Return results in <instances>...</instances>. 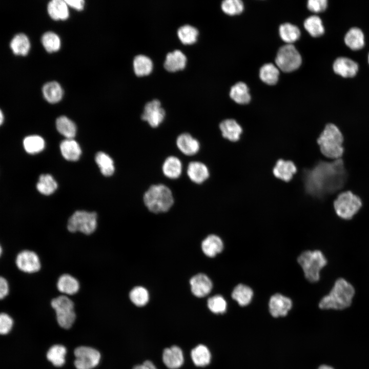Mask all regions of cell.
<instances>
[{
	"label": "cell",
	"instance_id": "obj_1",
	"mask_svg": "<svg viewBox=\"0 0 369 369\" xmlns=\"http://www.w3.org/2000/svg\"><path fill=\"white\" fill-rule=\"evenodd\" d=\"M347 172L342 159L333 161H319L304 172L303 181L306 192L320 198L341 189L347 178Z\"/></svg>",
	"mask_w": 369,
	"mask_h": 369
},
{
	"label": "cell",
	"instance_id": "obj_2",
	"mask_svg": "<svg viewBox=\"0 0 369 369\" xmlns=\"http://www.w3.org/2000/svg\"><path fill=\"white\" fill-rule=\"evenodd\" d=\"M355 293L351 283L344 278H338L330 292L321 299L319 307L322 310H344L351 305Z\"/></svg>",
	"mask_w": 369,
	"mask_h": 369
},
{
	"label": "cell",
	"instance_id": "obj_3",
	"mask_svg": "<svg viewBox=\"0 0 369 369\" xmlns=\"http://www.w3.org/2000/svg\"><path fill=\"white\" fill-rule=\"evenodd\" d=\"M343 136L339 129L333 124H327L317 139L321 153L334 160L340 158L344 152Z\"/></svg>",
	"mask_w": 369,
	"mask_h": 369
},
{
	"label": "cell",
	"instance_id": "obj_4",
	"mask_svg": "<svg viewBox=\"0 0 369 369\" xmlns=\"http://www.w3.org/2000/svg\"><path fill=\"white\" fill-rule=\"evenodd\" d=\"M143 199L148 209L154 213L167 212L174 201L171 190L163 184L151 186L145 192Z\"/></svg>",
	"mask_w": 369,
	"mask_h": 369
},
{
	"label": "cell",
	"instance_id": "obj_5",
	"mask_svg": "<svg viewBox=\"0 0 369 369\" xmlns=\"http://www.w3.org/2000/svg\"><path fill=\"white\" fill-rule=\"evenodd\" d=\"M297 262L303 272L305 278L311 283L320 279V272L326 265L327 260L320 250L305 251L297 258Z\"/></svg>",
	"mask_w": 369,
	"mask_h": 369
},
{
	"label": "cell",
	"instance_id": "obj_6",
	"mask_svg": "<svg viewBox=\"0 0 369 369\" xmlns=\"http://www.w3.org/2000/svg\"><path fill=\"white\" fill-rule=\"evenodd\" d=\"M97 226V215L94 212L78 210L69 217L67 230L71 233L79 232L85 235L94 232Z\"/></svg>",
	"mask_w": 369,
	"mask_h": 369
},
{
	"label": "cell",
	"instance_id": "obj_7",
	"mask_svg": "<svg viewBox=\"0 0 369 369\" xmlns=\"http://www.w3.org/2000/svg\"><path fill=\"white\" fill-rule=\"evenodd\" d=\"M362 205L360 198L350 191L339 194L334 201L336 214L344 220L352 219L360 210Z\"/></svg>",
	"mask_w": 369,
	"mask_h": 369
},
{
	"label": "cell",
	"instance_id": "obj_8",
	"mask_svg": "<svg viewBox=\"0 0 369 369\" xmlns=\"http://www.w3.org/2000/svg\"><path fill=\"white\" fill-rule=\"evenodd\" d=\"M51 305L55 311L59 325L66 329L70 328L76 318L72 300L66 295H60L53 298Z\"/></svg>",
	"mask_w": 369,
	"mask_h": 369
},
{
	"label": "cell",
	"instance_id": "obj_9",
	"mask_svg": "<svg viewBox=\"0 0 369 369\" xmlns=\"http://www.w3.org/2000/svg\"><path fill=\"white\" fill-rule=\"evenodd\" d=\"M278 68L284 72H291L298 69L302 62L301 56L292 44H286L278 50L276 58Z\"/></svg>",
	"mask_w": 369,
	"mask_h": 369
},
{
	"label": "cell",
	"instance_id": "obj_10",
	"mask_svg": "<svg viewBox=\"0 0 369 369\" xmlns=\"http://www.w3.org/2000/svg\"><path fill=\"white\" fill-rule=\"evenodd\" d=\"M77 369H92L99 362L100 354L96 350L88 346H79L74 350Z\"/></svg>",
	"mask_w": 369,
	"mask_h": 369
},
{
	"label": "cell",
	"instance_id": "obj_11",
	"mask_svg": "<svg viewBox=\"0 0 369 369\" xmlns=\"http://www.w3.org/2000/svg\"><path fill=\"white\" fill-rule=\"evenodd\" d=\"M15 264L18 270L28 274L36 273L41 268L38 256L33 251L28 250L22 251L17 254Z\"/></svg>",
	"mask_w": 369,
	"mask_h": 369
},
{
	"label": "cell",
	"instance_id": "obj_12",
	"mask_svg": "<svg viewBox=\"0 0 369 369\" xmlns=\"http://www.w3.org/2000/svg\"><path fill=\"white\" fill-rule=\"evenodd\" d=\"M165 115L160 101L155 99L146 104L141 119L147 121L151 127L156 128L163 121Z\"/></svg>",
	"mask_w": 369,
	"mask_h": 369
},
{
	"label": "cell",
	"instance_id": "obj_13",
	"mask_svg": "<svg viewBox=\"0 0 369 369\" xmlns=\"http://www.w3.org/2000/svg\"><path fill=\"white\" fill-rule=\"evenodd\" d=\"M292 306L291 299L279 293L272 295L269 302V312L274 317L285 316Z\"/></svg>",
	"mask_w": 369,
	"mask_h": 369
},
{
	"label": "cell",
	"instance_id": "obj_14",
	"mask_svg": "<svg viewBox=\"0 0 369 369\" xmlns=\"http://www.w3.org/2000/svg\"><path fill=\"white\" fill-rule=\"evenodd\" d=\"M190 284L193 294L199 298L208 295L213 288V283L210 278L202 273L196 274L192 277Z\"/></svg>",
	"mask_w": 369,
	"mask_h": 369
},
{
	"label": "cell",
	"instance_id": "obj_15",
	"mask_svg": "<svg viewBox=\"0 0 369 369\" xmlns=\"http://www.w3.org/2000/svg\"><path fill=\"white\" fill-rule=\"evenodd\" d=\"M176 146L183 154L193 156L200 149V144L198 140L188 133L180 134L176 139Z\"/></svg>",
	"mask_w": 369,
	"mask_h": 369
},
{
	"label": "cell",
	"instance_id": "obj_16",
	"mask_svg": "<svg viewBox=\"0 0 369 369\" xmlns=\"http://www.w3.org/2000/svg\"><path fill=\"white\" fill-rule=\"evenodd\" d=\"M162 360L165 365L170 369L179 368L184 361L181 349L176 345L165 348L162 354Z\"/></svg>",
	"mask_w": 369,
	"mask_h": 369
},
{
	"label": "cell",
	"instance_id": "obj_17",
	"mask_svg": "<svg viewBox=\"0 0 369 369\" xmlns=\"http://www.w3.org/2000/svg\"><path fill=\"white\" fill-rule=\"evenodd\" d=\"M334 72L343 77L354 76L358 70V64L347 57H340L337 58L333 64Z\"/></svg>",
	"mask_w": 369,
	"mask_h": 369
},
{
	"label": "cell",
	"instance_id": "obj_18",
	"mask_svg": "<svg viewBox=\"0 0 369 369\" xmlns=\"http://www.w3.org/2000/svg\"><path fill=\"white\" fill-rule=\"evenodd\" d=\"M187 173L189 179L193 182L200 184L209 177L208 167L200 161H191L187 167Z\"/></svg>",
	"mask_w": 369,
	"mask_h": 369
},
{
	"label": "cell",
	"instance_id": "obj_19",
	"mask_svg": "<svg viewBox=\"0 0 369 369\" xmlns=\"http://www.w3.org/2000/svg\"><path fill=\"white\" fill-rule=\"evenodd\" d=\"M224 245L222 239L217 235L211 234L208 235L201 243V249L207 256L214 257L220 253L223 249Z\"/></svg>",
	"mask_w": 369,
	"mask_h": 369
},
{
	"label": "cell",
	"instance_id": "obj_20",
	"mask_svg": "<svg viewBox=\"0 0 369 369\" xmlns=\"http://www.w3.org/2000/svg\"><path fill=\"white\" fill-rule=\"evenodd\" d=\"M186 63L185 54L180 50H175L166 55L164 67L168 71L175 72L183 69Z\"/></svg>",
	"mask_w": 369,
	"mask_h": 369
},
{
	"label": "cell",
	"instance_id": "obj_21",
	"mask_svg": "<svg viewBox=\"0 0 369 369\" xmlns=\"http://www.w3.org/2000/svg\"><path fill=\"white\" fill-rule=\"evenodd\" d=\"M56 287L59 292L72 295L78 292L80 285L78 280L73 276L69 274H64L58 278Z\"/></svg>",
	"mask_w": 369,
	"mask_h": 369
},
{
	"label": "cell",
	"instance_id": "obj_22",
	"mask_svg": "<svg viewBox=\"0 0 369 369\" xmlns=\"http://www.w3.org/2000/svg\"><path fill=\"white\" fill-rule=\"evenodd\" d=\"M296 171V167L292 161L283 159L277 161L273 170L275 176L285 181H290Z\"/></svg>",
	"mask_w": 369,
	"mask_h": 369
},
{
	"label": "cell",
	"instance_id": "obj_23",
	"mask_svg": "<svg viewBox=\"0 0 369 369\" xmlns=\"http://www.w3.org/2000/svg\"><path fill=\"white\" fill-rule=\"evenodd\" d=\"M219 128L222 136L231 141L239 140L242 132L241 127L233 119L223 120L219 125Z\"/></svg>",
	"mask_w": 369,
	"mask_h": 369
},
{
	"label": "cell",
	"instance_id": "obj_24",
	"mask_svg": "<svg viewBox=\"0 0 369 369\" xmlns=\"http://www.w3.org/2000/svg\"><path fill=\"white\" fill-rule=\"evenodd\" d=\"M182 169V163L180 160L174 156L168 157L162 166V171L164 175L173 179L180 177Z\"/></svg>",
	"mask_w": 369,
	"mask_h": 369
},
{
	"label": "cell",
	"instance_id": "obj_25",
	"mask_svg": "<svg viewBox=\"0 0 369 369\" xmlns=\"http://www.w3.org/2000/svg\"><path fill=\"white\" fill-rule=\"evenodd\" d=\"M60 149L63 157L70 161L78 160L81 151L78 143L73 139H66L60 145Z\"/></svg>",
	"mask_w": 369,
	"mask_h": 369
},
{
	"label": "cell",
	"instance_id": "obj_26",
	"mask_svg": "<svg viewBox=\"0 0 369 369\" xmlns=\"http://www.w3.org/2000/svg\"><path fill=\"white\" fill-rule=\"evenodd\" d=\"M231 296L239 305L244 306L251 302L253 296V291L249 286L240 283L235 286Z\"/></svg>",
	"mask_w": 369,
	"mask_h": 369
},
{
	"label": "cell",
	"instance_id": "obj_27",
	"mask_svg": "<svg viewBox=\"0 0 369 369\" xmlns=\"http://www.w3.org/2000/svg\"><path fill=\"white\" fill-rule=\"evenodd\" d=\"M344 42L346 46L352 50L362 49L364 45L363 32L357 27L351 28L345 35Z\"/></svg>",
	"mask_w": 369,
	"mask_h": 369
},
{
	"label": "cell",
	"instance_id": "obj_28",
	"mask_svg": "<svg viewBox=\"0 0 369 369\" xmlns=\"http://www.w3.org/2000/svg\"><path fill=\"white\" fill-rule=\"evenodd\" d=\"M230 96L236 102L239 104H246L251 100L249 89L243 82H238L231 88Z\"/></svg>",
	"mask_w": 369,
	"mask_h": 369
},
{
	"label": "cell",
	"instance_id": "obj_29",
	"mask_svg": "<svg viewBox=\"0 0 369 369\" xmlns=\"http://www.w3.org/2000/svg\"><path fill=\"white\" fill-rule=\"evenodd\" d=\"M133 65L134 71L138 76L148 75L153 69L151 59L143 54L137 55L134 58Z\"/></svg>",
	"mask_w": 369,
	"mask_h": 369
},
{
	"label": "cell",
	"instance_id": "obj_30",
	"mask_svg": "<svg viewBox=\"0 0 369 369\" xmlns=\"http://www.w3.org/2000/svg\"><path fill=\"white\" fill-rule=\"evenodd\" d=\"M48 11L54 19H66L69 16L67 4L65 1L52 0L48 5Z\"/></svg>",
	"mask_w": 369,
	"mask_h": 369
},
{
	"label": "cell",
	"instance_id": "obj_31",
	"mask_svg": "<svg viewBox=\"0 0 369 369\" xmlns=\"http://www.w3.org/2000/svg\"><path fill=\"white\" fill-rule=\"evenodd\" d=\"M191 356L194 364L201 367L208 365L211 358L209 350L203 344H199L193 348Z\"/></svg>",
	"mask_w": 369,
	"mask_h": 369
},
{
	"label": "cell",
	"instance_id": "obj_32",
	"mask_svg": "<svg viewBox=\"0 0 369 369\" xmlns=\"http://www.w3.org/2000/svg\"><path fill=\"white\" fill-rule=\"evenodd\" d=\"M95 161L102 175L110 176L115 171L114 161L112 158L103 152H98L95 157Z\"/></svg>",
	"mask_w": 369,
	"mask_h": 369
},
{
	"label": "cell",
	"instance_id": "obj_33",
	"mask_svg": "<svg viewBox=\"0 0 369 369\" xmlns=\"http://www.w3.org/2000/svg\"><path fill=\"white\" fill-rule=\"evenodd\" d=\"M45 98L50 103L58 102L63 96V90L59 84L56 81L46 83L43 87Z\"/></svg>",
	"mask_w": 369,
	"mask_h": 369
},
{
	"label": "cell",
	"instance_id": "obj_34",
	"mask_svg": "<svg viewBox=\"0 0 369 369\" xmlns=\"http://www.w3.org/2000/svg\"><path fill=\"white\" fill-rule=\"evenodd\" d=\"M279 75L278 68L272 63L265 64L260 69V79L264 83L270 85H274L277 82Z\"/></svg>",
	"mask_w": 369,
	"mask_h": 369
},
{
	"label": "cell",
	"instance_id": "obj_35",
	"mask_svg": "<svg viewBox=\"0 0 369 369\" xmlns=\"http://www.w3.org/2000/svg\"><path fill=\"white\" fill-rule=\"evenodd\" d=\"M56 127L58 131L67 139H72L76 134L75 124L66 116H61L57 118Z\"/></svg>",
	"mask_w": 369,
	"mask_h": 369
},
{
	"label": "cell",
	"instance_id": "obj_36",
	"mask_svg": "<svg viewBox=\"0 0 369 369\" xmlns=\"http://www.w3.org/2000/svg\"><path fill=\"white\" fill-rule=\"evenodd\" d=\"M279 31L281 39L289 44L296 41L300 35L299 28L296 26L289 23L281 24L279 27Z\"/></svg>",
	"mask_w": 369,
	"mask_h": 369
},
{
	"label": "cell",
	"instance_id": "obj_37",
	"mask_svg": "<svg viewBox=\"0 0 369 369\" xmlns=\"http://www.w3.org/2000/svg\"><path fill=\"white\" fill-rule=\"evenodd\" d=\"M10 47L14 54L25 55L30 49L29 39L25 34L19 33L12 38L10 43Z\"/></svg>",
	"mask_w": 369,
	"mask_h": 369
},
{
	"label": "cell",
	"instance_id": "obj_38",
	"mask_svg": "<svg viewBox=\"0 0 369 369\" xmlns=\"http://www.w3.org/2000/svg\"><path fill=\"white\" fill-rule=\"evenodd\" d=\"M196 28L186 24L180 27L177 30V35L183 44H192L195 43L198 35Z\"/></svg>",
	"mask_w": 369,
	"mask_h": 369
},
{
	"label": "cell",
	"instance_id": "obj_39",
	"mask_svg": "<svg viewBox=\"0 0 369 369\" xmlns=\"http://www.w3.org/2000/svg\"><path fill=\"white\" fill-rule=\"evenodd\" d=\"M66 348L61 345H54L51 347L47 354V358L57 367L62 366L65 362Z\"/></svg>",
	"mask_w": 369,
	"mask_h": 369
},
{
	"label": "cell",
	"instance_id": "obj_40",
	"mask_svg": "<svg viewBox=\"0 0 369 369\" xmlns=\"http://www.w3.org/2000/svg\"><path fill=\"white\" fill-rule=\"evenodd\" d=\"M57 187V182L49 174L41 175L36 185L37 190L40 193L46 195L52 194Z\"/></svg>",
	"mask_w": 369,
	"mask_h": 369
},
{
	"label": "cell",
	"instance_id": "obj_41",
	"mask_svg": "<svg viewBox=\"0 0 369 369\" xmlns=\"http://www.w3.org/2000/svg\"><path fill=\"white\" fill-rule=\"evenodd\" d=\"M304 26L306 30L313 37L320 36L324 32L321 19L317 15L308 17L304 22Z\"/></svg>",
	"mask_w": 369,
	"mask_h": 369
},
{
	"label": "cell",
	"instance_id": "obj_42",
	"mask_svg": "<svg viewBox=\"0 0 369 369\" xmlns=\"http://www.w3.org/2000/svg\"><path fill=\"white\" fill-rule=\"evenodd\" d=\"M25 150L30 154H35L42 151L45 147L44 139L38 135H31L23 140Z\"/></svg>",
	"mask_w": 369,
	"mask_h": 369
},
{
	"label": "cell",
	"instance_id": "obj_43",
	"mask_svg": "<svg viewBox=\"0 0 369 369\" xmlns=\"http://www.w3.org/2000/svg\"><path fill=\"white\" fill-rule=\"evenodd\" d=\"M129 297L134 304L137 306H143L148 302L149 295L145 288L136 286L130 291Z\"/></svg>",
	"mask_w": 369,
	"mask_h": 369
},
{
	"label": "cell",
	"instance_id": "obj_44",
	"mask_svg": "<svg viewBox=\"0 0 369 369\" xmlns=\"http://www.w3.org/2000/svg\"><path fill=\"white\" fill-rule=\"evenodd\" d=\"M42 43L49 52L57 51L60 46V40L58 36L52 32H47L44 34L42 37Z\"/></svg>",
	"mask_w": 369,
	"mask_h": 369
},
{
	"label": "cell",
	"instance_id": "obj_45",
	"mask_svg": "<svg viewBox=\"0 0 369 369\" xmlns=\"http://www.w3.org/2000/svg\"><path fill=\"white\" fill-rule=\"evenodd\" d=\"M207 305L213 313L222 314L227 310V303L221 295H216L208 299Z\"/></svg>",
	"mask_w": 369,
	"mask_h": 369
},
{
	"label": "cell",
	"instance_id": "obj_46",
	"mask_svg": "<svg viewBox=\"0 0 369 369\" xmlns=\"http://www.w3.org/2000/svg\"><path fill=\"white\" fill-rule=\"evenodd\" d=\"M221 8L225 13L233 15L241 13L244 6L240 0H225L221 3Z\"/></svg>",
	"mask_w": 369,
	"mask_h": 369
},
{
	"label": "cell",
	"instance_id": "obj_47",
	"mask_svg": "<svg viewBox=\"0 0 369 369\" xmlns=\"http://www.w3.org/2000/svg\"><path fill=\"white\" fill-rule=\"evenodd\" d=\"M13 325L12 319L7 314L2 313L0 315V333L5 335L9 332Z\"/></svg>",
	"mask_w": 369,
	"mask_h": 369
},
{
	"label": "cell",
	"instance_id": "obj_48",
	"mask_svg": "<svg viewBox=\"0 0 369 369\" xmlns=\"http://www.w3.org/2000/svg\"><path fill=\"white\" fill-rule=\"evenodd\" d=\"M327 6L326 0H309L307 4L308 8L311 11L316 13L323 11Z\"/></svg>",
	"mask_w": 369,
	"mask_h": 369
},
{
	"label": "cell",
	"instance_id": "obj_49",
	"mask_svg": "<svg viewBox=\"0 0 369 369\" xmlns=\"http://www.w3.org/2000/svg\"><path fill=\"white\" fill-rule=\"evenodd\" d=\"M9 293V284L6 278L3 277L0 278V298L1 299L5 298Z\"/></svg>",
	"mask_w": 369,
	"mask_h": 369
},
{
	"label": "cell",
	"instance_id": "obj_50",
	"mask_svg": "<svg viewBox=\"0 0 369 369\" xmlns=\"http://www.w3.org/2000/svg\"><path fill=\"white\" fill-rule=\"evenodd\" d=\"M67 5L77 9L81 10L83 9L84 1L83 0H65Z\"/></svg>",
	"mask_w": 369,
	"mask_h": 369
},
{
	"label": "cell",
	"instance_id": "obj_51",
	"mask_svg": "<svg viewBox=\"0 0 369 369\" xmlns=\"http://www.w3.org/2000/svg\"><path fill=\"white\" fill-rule=\"evenodd\" d=\"M133 369H157L150 361L146 360L142 364L135 366Z\"/></svg>",
	"mask_w": 369,
	"mask_h": 369
},
{
	"label": "cell",
	"instance_id": "obj_52",
	"mask_svg": "<svg viewBox=\"0 0 369 369\" xmlns=\"http://www.w3.org/2000/svg\"><path fill=\"white\" fill-rule=\"evenodd\" d=\"M318 369H334L332 366L327 365H322L319 367Z\"/></svg>",
	"mask_w": 369,
	"mask_h": 369
},
{
	"label": "cell",
	"instance_id": "obj_53",
	"mask_svg": "<svg viewBox=\"0 0 369 369\" xmlns=\"http://www.w3.org/2000/svg\"><path fill=\"white\" fill-rule=\"evenodd\" d=\"M0 116H1L0 122H1V124H2L3 123V118H4V117H3V113H2V111H1Z\"/></svg>",
	"mask_w": 369,
	"mask_h": 369
},
{
	"label": "cell",
	"instance_id": "obj_54",
	"mask_svg": "<svg viewBox=\"0 0 369 369\" xmlns=\"http://www.w3.org/2000/svg\"><path fill=\"white\" fill-rule=\"evenodd\" d=\"M368 63H369V54H368Z\"/></svg>",
	"mask_w": 369,
	"mask_h": 369
}]
</instances>
